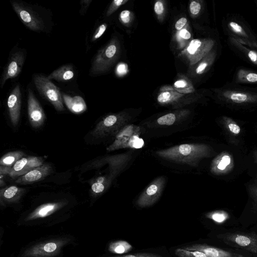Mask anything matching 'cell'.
Returning a JSON list of instances; mask_svg holds the SVG:
<instances>
[{
	"mask_svg": "<svg viewBox=\"0 0 257 257\" xmlns=\"http://www.w3.org/2000/svg\"><path fill=\"white\" fill-rule=\"evenodd\" d=\"M212 92L215 99L223 104L240 107L257 106V87L230 81L213 88Z\"/></svg>",
	"mask_w": 257,
	"mask_h": 257,
	"instance_id": "cell-1",
	"label": "cell"
},
{
	"mask_svg": "<svg viewBox=\"0 0 257 257\" xmlns=\"http://www.w3.org/2000/svg\"><path fill=\"white\" fill-rule=\"evenodd\" d=\"M224 33L240 43L257 50V35L248 23L238 14H228L222 22Z\"/></svg>",
	"mask_w": 257,
	"mask_h": 257,
	"instance_id": "cell-2",
	"label": "cell"
},
{
	"mask_svg": "<svg viewBox=\"0 0 257 257\" xmlns=\"http://www.w3.org/2000/svg\"><path fill=\"white\" fill-rule=\"evenodd\" d=\"M205 147L196 144H184L158 150L160 158L181 164L194 166L205 154Z\"/></svg>",
	"mask_w": 257,
	"mask_h": 257,
	"instance_id": "cell-3",
	"label": "cell"
},
{
	"mask_svg": "<svg viewBox=\"0 0 257 257\" xmlns=\"http://www.w3.org/2000/svg\"><path fill=\"white\" fill-rule=\"evenodd\" d=\"M217 237L228 245L257 253V234L254 232H226Z\"/></svg>",
	"mask_w": 257,
	"mask_h": 257,
	"instance_id": "cell-4",
	"label": "cell"
},
{
	"mask_svg": "<svg viewBox=\"0 0 257 257\" xmlns=\"http://www.w3.org/2000/svg\"><path fill=\"white\" fill-rule=\"evenodd\" d=\"M127 120L126 115L123 112L107 115L96 124L91 135L97 139L116 135Z\"/></svg>",
	"mask_w": 257,
	"mask_h": 257,
	"instance_id": "cell-5",
	"label": "cell"
},
{
	"mask_svg": "<svg viewBox=\"0 0 257 257\" xmlns=\"http://www.w3.org/2000/svg\"><path fill=\"white\" fill-rule=\"evenodd\" d=\"M140 129L137 126L130 125L123 127L116 135L113 143L108 146L106 150L112 151L124 148L139 149L144 144L143 140L140 137Z\"/></svg>",
	"mask_w": 257,
	"mask_h": 257,
	"instance_id": "cell-6",
	"label": "cell"
},
{
	"mask_svg": "<svg viewBox=\"0 0 257 257\" xmlns=\"http://www.w3.org/2000/svg\"><path fill=\"white\" fill-rule=\"evenodd\" d=\"M11 5L22 23L28 28L36 32L45 30L44 19L32 7L25 3L18 1H12Z\"/></svg>",
	"mask_w": 257,
	"mask_h": 257,
	"instance_id": "cell-7",
	"label": "cell"
},
{
	"mask_svg": "<svg viewBox=\"0 0 257 257\" xmlns=\"http://www.w3.org/2000/svg\"><path fill=\"white\" fill-rule=\"evenodd\" d=\"M34 82L39 92L53 105L56 110L59 111L64 110L62 95L51 80L45 76L36 74L34 77Z\"/></svg>",
	"mask_w": 257,
	"mask_h": 257,
	"instance_id": "cell-8",
	"label": "cell"
},
{
	"mask_svg": "<svg viewBox=\"0 0 257 257\" xmlns=\"http://www.w3.org/2000/svg\"><path fill=\"white\" fill-rule=\"evenodd\" d=\"M216 45L214 40L211 38L195 39L182 52L191 65L200 61Z\"/></svg>",
	"mask_w": 257,
	"mask_h": 257,
	"instance_id": "cell-9",
	"label": "cell"
},
{
	"mask_svg": "<svg viewBox=\"0 0 257 257\" xmlns=\"http://www.w3.org/2000/svg\"><path fill=\"white\" fill-rule=\"evenodd\" d=\"M116 44L115 41L113 40L98 51L90 68V74L92 75L103 73L108 69L116 57L117 52Z\"/></svg>",
	"mask_w": 257,
	"mask_h": 257,
	"instance_id": "cell-10",
	"label": "cell"
},
{
	"mask_svg": "<svg viewBox=\"0 0 257 257\" xmlns=\"http://www.w3.org/2000/svg\"><path fill=\"white\" fill-rule=\"evenodd\" d=\"M65 240L44 241L30 246L23 253V257H52L60 251Z\"/></svg>",
	"mask_w": 257,
	"mask_h": 257,
	"instance_id": "cell-11",
	"label": "cell"
},
{
	"mask_svg": "<svg viewBox=\"0 0 257 257\" xmlns=\"http://www.w3.org/2000/svg\"><path fill=\"white\" fill-rule=\"evenodd\" d=\"M165 184V179L160 176L154 180L141 194L137 201L141 208L153 205L160 197Z\"/></svg>",
	"mask_w": 257,
	"mask_h": 257,
	"instance_id": "cell-12",
	"label": "cell"
},
{
	"mask_svg": "<svg viewBox=\"0 0 257 257\" xmlns=\"http://www.w3.org/2000/svg\"><path fill=\"white\" fill-rule=\"evenodd\" d=\"M25 58V53L22 50L16 51L11 55L2 75L0 83L1 87L8 79L15 78L20 74Z\"/></svg>",
	"mask_w": 257,
	"mask_h": 257,
	"instance_id": "cell-13",
	"label": "cell"
},
{
	"mask_svg": "<svg viewBox=\"0 0 257 257\" xmlns=\"http://www.w3.org/2000/svg\"><path fill=\"white\" fill-rule=\"evenodd\" d=\"M28 114L30 124L34 128L41 127L46 119L45 112L31 89L28 95Z\"/></svg>",
	"mask_w": 257,
	"mask_h": 257,
	"instance_id": "cell-14",
	"label": "cell"
},
{
	"mask_svg": "<svg viewBox=\"0 0 257 257\" xmlns=\"http://www.w3.org/2000/svg\"><path fill=\"white\" fill-rule=\"evenodd\" d=\"M67 204V202L65 201L43 204L28 214L25 218L24 221L30 222L50 216L62 208Z\"/></svg>",
	"mask_w": 257,
	"mask_h": 257,
	"instance_id": "cell-15",
	"label": "cell"
},
{
	"mask_svg": "<svg viewBox=\"0 0 257 257\" xmlns=\"http://www.w3.org/2000/svg\"><path fill=\"white\" fill-rule=\"evenodd\" d=\"M227 43L230 49L242 59L257 66V50L243 44L231 37H227Z\"/></svg>",
	"mask_w": 257,
	"mask_h": 257,
	"instance_id": "cell-16",
	"label": "cell"
},
{
	"mask_svg": "<svg viewBox=\"0 0 257 257\" xmlns=\"http://www.w3.org/2000/svg\"><path fill=\"white\" fill-rule=\"evenodd\" d=\"M42 165H43V159L41 157L33 156L24 157L12 167V170L9 176L13 178L20 177Z\"/></svg>",
	"mask_w": 257,
	"mask_h": 257,
	"instance_id": "cell-17",
	"label": "cell"
},
{
	"mask_svg": "<svg viewBox=\"0 0 257 257\" xmlns=\"http://www.w3.org/2000/svg\"><path fill=\"white\" fill-rule=\"evenodd\" d=\"M7 106L12 124L16 126L19 121L21 108V92L19 84L17 85L11 92Z\"/></svg>",
	"mask_w": 257,
	"mask_h": 257,
	"instance_id": "cell-18",
	"label": "cell"
},
{
	"mask_svg": "<svg viewBox=\"0 0 257 257\" xmlns=\"http://www.w3.org/2000/svg\"><path fill=\"white\" fill-rule=\"evenodd\" d=\"M52 171L50 164H45L20 176L16 182L23 185L34 183L45 179L52 172Z\"/></svg>",
	"mask_w": 257,
	"mask_h": 257,
	"instance_id": "cell-19",
	"label": "cell"
},
{
	"mask_svg": "<svg viewBox=\"0 0 257 257\" xmlns=\"http://www.w3.org/2000/svg\"><path fill=\"white\" fill-rule=\"evenodd\" d=\"M183 248L189 250L201 251L209 257H237L238 254V253L228 251L206 244H193L185 246Z\"/></svg>",
	"mask_w": 257,
	"mask_h": 257,
	"instance_id": "cell-20",
	"label": "cell"
},
{
	"mask_svg": "<svg viewBox=\"0 0 257 257\" xmlns=\"http://www.w3.org/2000/svg\"><path fill=\"white\" fill-rule=\"evenodd\" d=\"M25 189L16 186L4 188L0 190L1 205L18 203L25 193Z\"/></svg>",
	"mask_w": 257,
	"mask_h": 257,
	"instance_id": "cell-21",
	"label": "cell"
},
{
	"mask_svg": "<svg viewBox=\"0 0 257 257\" xmlns=\"http://www.w3.org/2000/svg\"><path fill=\"white\" fill-rule=\"evenodd\" d=\"M231 82L240 84H257V71L239 67L236 69Z\"/></svg>",
	"mask_w": 257,
	"mask_h": 257,
	"instance_id": "cell-22",
	"label": "cell"
},
{
	"mask_svg": "<svg viewBox=\"0 0 257 257\" xmlns=\"http://www.w3.org/2000/svg\"><path fill=\"white\" fill-rule=\"evenodd\" d=\"M62 97L66 106L73 113L80 114L87 109L85 101L79 96L71 97L63 94Z\"/></svg>",
	"mask_w": 257,
	"mask_h": 257,
	"instance_id": "cell-23",
	"label": "cell"
},
{
	"mask_svg": "<svg viewBox=\"0 0 257 257\" xmlns=\"http://www.w3.org/2000/svg\"><path fill=\"white\" fill-rule=\"evenodd\" d=\"M217 45L197 65L195 72L198 75L207 72L214 64L218 56V50Z\"/></svg>",
	"mask_w": 257,
	"mask_h": 257,
	"instance_id": "cell-24",
	"label": "cell"
},
{
	"mask_svg": "<svg viewBox=\"0 0 257 257\" xmlns=\"http://www.w3.org/2000/svg\"><path fill=\"white\" fill-rule=\"evenodd\" d=\"M74 76V69L71 65H63L51 73L47 78L58 81H66L72 79Z\"/></svg>",
	"mask_w": 257,
	"mask_h": 257,
	"instance_id": "cell-25",
	"label": "cell"
},
{
	"mask_svg": "<svg viewBox=\"0 0 257 257\" xmlns=\"http://www.w3.org/2000/svg\"><path fill=\"white\" fill-rule=\"evenodd\" d=\"M182 94L176 91L172 87L165 86L161 89V92L159 94L157 100L161 104H167L177 100Z\"/></svg>",
	"mask_w": 257,
	"mask_h": 257,
	"instance_id": "cell-26",
	"label": "cell"
},
{
	"mask_svg": "<svg viewBox=\"0 0 257 257\" xmlns=\"http://www.w3.org/2000/svg\"><path fill=\"white\" fill-rule=\"evenodd\" d=\"M25 156H26V154L21 151L9 152L2 157L0 160V165L13 167L19 160Z\"/></svg>",
	"mask_w": 257,
	"mask_h": 257,
	"instance_id": "cell-27",
	"label": "cell"
},
{
	"mask_svg": "<svg viewBox=\"0 0 257 257\" xmlns=\"http://www.w3.org/2000/svg\"><path fill=\"white\" fill-rule=\"evenodd\" d=\"M133 248L131 244L125 240H117L111 242L108 246V250L113 253L122 254L126 253Z\"/></svg>",
	"mask_w": 257,
	"mask_h": 257,
	"instance_id": "cell-28",
	"label": "cell"
},
{
	"mask_svg": "<svg viewBox=\"0 0 257 257\" xmlns=\"http://www.w3.org/2000/svg\"><path fill=\"white\" fill-rule=\"evenodd\" d=\"M174 89L180 93H189L195 91L191 82L186 79H180L174 83Z\"/></svg>",
	"mask_w": 257,
	"mask_h": 257,
	"instance_id": "cell-29",
	"label": "cell"
},
{
	"mask_svg": "<svg viewBox=\"0 0 257 257\" xmlns=\"http://www.w3.org/2000/svg\"><path fill=\"white\" fill-rule=\"evenodd\" d=\"M178 257H209L204 253L197 250H189L184 248H178L175 250Z\"/></svg>",
	"mask_w": 257,
	"mask_h": 257,
	"instance_id": "cell-30",
	"label": "cell"
},
{
	"mask_svg": "<svg viewBox=\"0 0 257 257\" xmlns=\"http://www.w3.org/2000/svg\"><path fill=\"white\" fill-rule=\"evenodd\" d=\"M177 120V116L175 113H169L165 114L157 119V123L162 125H171L175 123Z\"/></svg>",
	"mask_w": 257,
	"mask_h": 257,
	"instance_id": "cell-31",
	"label": "cell"
},
{
	"mask_svg": "<svg viewBox=\"0 0 257 257\" xmlns=\"http://www.w3.org/2000/svg\"><path fill=\"white\" fill-rule=\"evenodd\" d=\"M206 217L218 223H222L228 218V215L223 211H215L208 213Z\"/></svg>",
	"mask_w": 257,
	"mask_h": 257,
	"instance_id": "cell-32",
	"label": "cell"
},
{
	"mask_svg": "<svg viewBox=\"0 0 257 257\" xmlns=\"http://www.w3.org/2000/svg\"><path fill=\"white\" fill-rule=\"evenodd\" d=\"M107 28L106 24L100 25L92 35L91 41L94 42L99 39L104 33Z\"/></svg>",
	"mask_w": 257,
	"mask_h": 257,
	"instance_id": "cell-33",
	"label": "cell"
},
{
	"mask_svg": "<svg viewBox=\"0 0 257 257\" xmlns=\"http://www.w3.org/2000/svg\"><path fill=\"white\" fill-rule=\"evenodd\" d=\"M127 1H123V0H114L113 1L110 7H109L107 12V15L109 16L111 14H112L116 9L121 5L127 2Z\"/></svg>",
	"mask_w": 257,
	"mask_h": 257,
	"instance_id": "cell-34",
	"label": "cell"
},
{
	"mask_svg": "<svg viewBox=\"0 0 257 257\" xmlns=\"http://www.w3.org/2000/svg\"><path fill=\"white\" fill-rule=\"evenodd\" d=\"M110 257H163L162 256L150 252H139L135 254H130L122 256H115Z\"/></svg>",
	"mask_w": 257,
	"mask_h": 257,
	"instance_id": "cell-35",
	"label": "cell"
},
{
	"mask_svg": "<svg viewBox=\"0 0 257 257\" xmlns=\"http://www.w3.org/2000/svg\"><path fill=\"white\" fill-rule=\"evenodd\" d=\"M190 11L194 15H198L201 9V4L196 1H192L189 6Z\"/></svg>",
	"mask_w": 257,
	"mask_h": 257,
	"instance_id": "cell-36",
	"label": "cell"
},
{
	"mask_svg": "<svg viewBox=\"0 0 257 257\" xmlns=\"http://www.w3.org/2000/svg\"><path fill=\"white\" fill-rule=\"evenodd\" d=\"M92 0H82L80 2L81 5L80 14L81 15L85 14Z\"/></svg>",
	"mask_w": 257,
	"mask_h": 257,
	"instance_id": "cell-37",
	"label": "cell"
},
{
	"mask_svg": "<svg viewBox=\"0 0 257 257\" xmlns=\"http://www.w3.org/2000/svg\"><path fill=\"white\" fill-rule=\"evenodd\" d=\"M131 12L128 10L122 11L120 14V18L124 24H127L130 22Z\"/></svg>",
	"mask_w": 257,
	"mask_h": 257,
	"instance_id": "cell-38",
	"label": "cell"
},
{
	"mask_svg": "<svg viewBox=\"0 0 257 257\" xmlns=\"http://www.w3.org/2000/svg\"><path fill=\"white\" fill-rule=\"evenodd\" d=\"M164 6L163 4L161 1H157L156 2L154 6V11L155 13L159 15L163 13L164 11Z\"/></svg>",
	"mask_w": 257,
	"mask_h": 257,
	"instance_id": "cell-39",
	"label": "cell"
},
{
	"mask_svg": "<svg viewBox=\"0 0 257 257\" xmlns=\"http://www.w3.org/2000/svg\"><path fill=\"white\" fill-rule=\"evenodd\" d=\"M12 170V167H9L6 166H0V176L3 177L5 175H10Z\"/></svg>",
	"mask_w": 257,
	"mask_h": 257,
	"instance_id": "cell-40",
	"label": "cell"
},
{
	"mask_svg": "<svg viewBox=\"0 0 257 257\" xmlns=\"http://www.w3.org/2000/svg\"><path fill=\"white\" fill-rule=\"evenodd\" d=\"M187 19L185 18H181L176 23L175 28L177 30H181L187 23Z\"/></svg>",
	"mask_w": 257,
	"mask_h": 257,
	"instance_id": "cell-41",
	"label": "cell"
},
{
	"mask_svg": "<svg viewBox=\"0 0 257 257\" xmlns=\"http://www.w3.org/2000/svg\"><path fill=\"white\" fill-rule=\"evenodd\" d=\"M180 37L185 40L189 39L191 38V34L185 29H182L179 33Z\"/></svg>",
	"mask_w": 257,
	"mask_h": 257,
	"instance_id": "cell-42",
	"label": "cell"
},
{
	"mask_svg": "<svg viewBox=\"0 0 257 257\" xmlns=\"http://www.w3.org/2000/svg\"><path fill=\"white\" fill-rule=\"evenodd\" d=\"M228 127L230 131L234 134H238L240 132V127L234 123H229L228 124Z\"/></svg>",
	"mask_w": 257,
	"mask_h": 257,
	"instance_id": "cell-43",
	"label": "cell"
},
{
	"mask_svg": "<svg viewBox=\"0 0 257 257\" xmlns=\"http://www.w3.org/2000/svg\"><path fill=\"white\" fill-rule=\"evenodd\" d=\"M117 72L120 74H124L127 72V65L125 64H120L117 67Z\"/></svg>",
	"mask_w": 257,
	"mask_h": 257,
	"instance_id": "cell-44",
	"label": "cell"
},
{
	"mask_svg": "<svg viewBox=\"0 0 257 257\" xmlns=\"http://www.w3.org/2000/svg\"><path fill=\"white\" fill-rule=\"evenodd\" d=\"M221 161L223 162L226 166L229 165L230 162V157L228 156H224L221 160Z\"/></svg>",
	"mask_w": 257,
	"mask_h": 257,
	"instance_id": "cell-45",
	"label": "cell"
},
{
	"mask_svg": "<svg viewBox=\"0 0 257 257\" xmlns=\"http://www.w3.org/2000/svg\"><path fill=\"white\" fill-rule=\"evenodd\" d=\"M226 166V165L221 161L217 165V168L219 170H222L225 168Z\"/></svg>",
	"mask_w": 257,
	"mask_h": 257,
	"instance_id": "cell-46",
	"label": "cell"
},
{
	"mask_svg": "<svg viewBox=\"0 0 257 257\" xmlns=\"http://www.w3.org/2000/svg\"><path fill=\"white\" fill-rule=\"evenodd\" d=\"M255 5L256 6V12L257 14V0L254 1Z\"/></svg>",
	"mask_w": 257,
	"mask_h": 257,
	"instance_id": "cell-47",
	"label": "cell"
},
{
	"mask_svg": "<svg viewBox=\"0 0 257 257\" xmlns=\"http://www.w3.org/2000/svg\"><path fill=\"white\" fill-rule=\"evenodd\" d=\"M237 257H245V256H244L243 255H242L241 254H238Z\"/></svg>",
	"mask_w": 257,
	"mask_h": 257,
	"instance_id": "cell-48",
	"label": "cell"
}]
</instances>
